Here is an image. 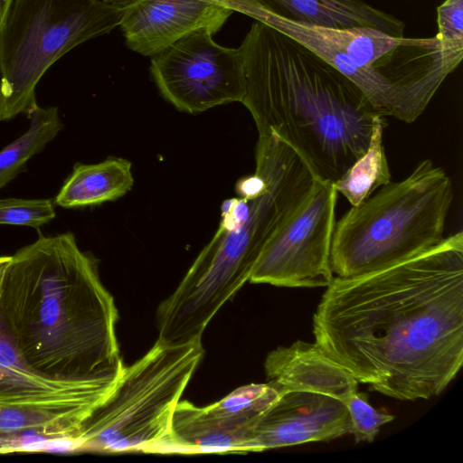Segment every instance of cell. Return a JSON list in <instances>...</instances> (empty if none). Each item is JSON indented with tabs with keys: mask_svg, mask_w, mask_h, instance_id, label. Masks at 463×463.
<instances>
[{
	"mask_svg": "<svg viewBox=\"0 0 463 463\" xmlns=\"http://www.w3.org/2000/svg\"><path fill=\"white\" fill-rule=\"evenodd\" d=\"M313 333L326 354L383 395H439L463 364L462 231L386 268L334 277Z\"/></svg>",
	"mask_w": 463,
	"mask_h": 463,
	"instance_id": "cell-1",
	"label": "cell"
},
{
	"mask_svg": "<svg viewBox=\"0 0 463 463\" xmlns=\"http://www.w3.org/2000/svg\"><path fill=\"white\" fill-rule=\"evenodd\" d=\"M3 307L20 352L43 377L87 385L120 376L118 310L73 233L40 235L7 256Z\"/></svg>",
	"mask_w": 463,
	"mask_h": 463,
	"instance_id": "cell-2",
	"label": "cell"
},
{
	"mask_svg": "<svg viewBox=\"0 0 463 463\" xmlns=\"http://www.w3.org/2000/svg\"><path fill=\"white\" fill-rule=\"evenodd\" d=\"M241 103L259 135L290 145L320 181L338 179L369 145L379 114L346 76L282 32L256 21L241 46Z\"/></svg>",
	"mask_w": 463,
	"mask_h": 463,
	"instance_id": "cell-3",
	"label": "cell"
},
{
	"mask_svg": "<svg viewBox=\"0 0 463 463\" xmlns=\"http://www.w3.org/2000/svg\"><path fill=\"white\" fill-rule=\"evenodd\" d=\"M255 161V173L238 180L239 197L223 201L215 234L166 298L173 315L193 328H205L250 280L267 243L318 180L300 155L274 134L259 136Z\"/></svg>",
	"mask_w": 463,
	"mask_h": 463,
	"instance_id": "cell-4",
	"label": "cell"
},
{
	"mask_svg": "<svg viewBox=\"0 0 463 463\" xmlns=\"http://www.w3.org/2000/svg\"><path fill=\"white\" fill-rule=\"evenodd\" d=\"M298 41L350 79L375 110L405 123L425 110L463 58L437 35L393 37L369 27L333 29L269 14L253 17Z\"/></svg>",
	"mask_w": 463,
	"mask_h": 463,
	"instance_id": "cell-5",
	"label": "cell"
},
{
	"mask_svg": "<svg viewBox=\"0 0 463 463\" xmlns=\"http://www.w3.org/2000/svg\"><path fill=\"white\" fill-rule=\"evenodd\" d=\"M453 201L446 171L420 161L403 180L390 182L335 222L330 265L336 277L373 272L439 244Z\"/></svg>",
	"mask_w": 463,
	"mask_h": 463,
	"instance_id": "cell-6",
	"label": "cell"
},
{
	"mask_svg": "<svg viewBox=\"0 0 463 463\" xmlns=\"http://www.w3.org/2000/svg\"><path fill=\"white\" fill-rule=\"evenodd\" d=\"M203 355L202 342L156 341L123 368L109 397L88 420L76 451L162 453L174 411Z\"/></svg>",
	"mask_w": 463,
	"mask_h": 463,
	"instance_id": "cell-7",
	"label": "cell"
},
{
	"mask_svg": "<svg viewBox=\"0 0 463 463\" xmlns=\"http://www.w3.org/2000/svg\"><path fill=\"white\" fill-rule=\"evenodd\" d=\"M122 14L104 0H13L0 27V121L27 115L48 69L119 26Z\"/></svg>",
	"mask_w": 463,
	"mask_h": 463,
	"instance_id": "cell-8",
	"label": "cell"
},
{
	"mask_svg": "<svg viewBox=\"0 0 463 463\" xmlns=\"http://www.w3.org/2000/svg\"><path fill=\"white\" fill-rule=\"evenodd\" d=\"M7 256H0V451L12 450L27 435L68 439L72 450L85 426L118 380L67 385L43 377L16 345L3 307Z\"/></svg>",
	"mask_w": 463,
	"mask_h": 463,
	"instance_id": "cell-9",
	"label": "cell"
},
{
	"mask_svg": "<svg viewBox=\"0 0 463 463\" xmlns=\"http://www.w3.org/2000/svg\"><path fill=\"white\" fill-rule=\"evenodd\" d=\"M213 35L195 31L150 57V73L161 95L182 112L199 114L241 102L245 95L239 48L223 47Z\"/></svg>",
	"mask_w": 463,
	"mask_h": 463,
	"instance_id": "cell-10",
	"label": "cell"
},
{
	"mask_svg": "<svg viewBox=\"0 0 463 463\" xmlns=\"http://www.w3.org/2000/svg\"><path fill=\"white\" fill-rule=\"evenodd\" d=\"M337 192L333 182L317 180L298 210L269 240L250 282L287 288L327 287Z\"/></svg>",
	"mask_w": 463,
	"mask_h": 463,
	"instance_id": "cell-11",
	"label": "cell"
},
{
	"mask_svg": "<svg viewBox=\"0 0 463 463\" xmlns=\"http://www.w3.org/2000/svg\"><path fill=\"white\" fill-rule=\"evenodd\" d=\"M281 393L269 382L241 386L205 407L179 401L162 453H244L253 429Z\"/></svg>",
	"mask_w": 463,
	"mask_h": 463,
	"instance_id": "cell-12",
	"label": "cell"
},
{
	"mask_svg": "<svg viewBox=\"0 0 463 463\" xmlns=\"http://www.w3.org/2000/svg\"><path fill=\"white\" fill-rule=\"evenodd\" d=\"M123 9L128 49L151 57L198 30L219 32L232 14L224 0H104Z\"/></svg>",
	"mask_w": 463,
	"mask_h": 463,
	"instance_id": "cell-13",
	"label": "cell"
},
{
	"mask_svg": "<svg viewBox=\"0 0 463 463\" xmlns=\"http://www.w3.org/2000/svg\"><path fill=\"white\" fill-rule=\"evenodd\" d=\"M350 432L349 412L340 400L312 391H284L253 429L246 452L326 441Z\"/></svg>",
	"mask_w": 463,
	"mask_h": 463,
	"instance_id": "cell-14",
	"label": "cell"
},
{
	"mask_svg": "<svg viewBox=\"0 0 463 463\" xmlns=\"http://www.w3.org/2000/svg\"><path fill=\"white\" fill-rule=\"evenodd\" d=\"M250 17L269 14L289 21L333 29L369 27L404 37L405 24L362 0H224Z\"/></svg>",
	"mask_w": 463,
	"mask_h": 463,
	"instance_id": "cell-15",
	"label": "cell"
},
{
	"mask_svg": "<svg viewBox=\"0 0 463 463\" xmlns=\"http://www.w3.org/2000/svg\"><path fill=\"white\" fill-rule=\"evenodd\" d=\"M264 367L269 382L281 392H317L345 404L358 391L357 380L316 343L298 340L288 346H279L269 353Z\"/></svg>",
	"mask_w": 463,
	"mask_h": 463,
	"instance_id": "cell-16",
	"label": "cell"
},
{
	"mask_svg": "<svg viewBox=\"0 0 463 463\" xmlns=\"http://www.w3.org/2000/svg\"><path fill=\"white\" fill-rule=\"evenodd\" d=\"M134 185L128 159L108 157L96 164L78 163L55 197L63 208H83L115 201Z\"/></svg>",
	"mask_w": 463,
	"mask_h": 463,
	"instance_id": "cell-17",
	"label": "cell"
},
{
	"mask_svg": "<svg viewBox=\"0 0 463 463\" xmlns=\"http://www.w3.org/2000/svg\"><path fill=\"white\" fill-rule=\"evenodd\" d=\"M385 117L376 114L373 119L372 134L365 153L338 179L333 182L352 206H357L375 191L391 182L392 175L383 142L386 127Z\"/></svg>",
	"mask_w": 463,
	"mask_h": 463,
	"instance_id": "cell-18",
	"label": "cell"
},
{
	"mask_svg": "<svg viewBox=\"0 0 463 463\" xmlns=\"http://www.w3.org/2000/svg\"><path fill=\"white\" fill-rule=\"evenodd\" d=\"M29 128L0 150V189L24 167L27 161L42 151L61 131L63 125L57 107L35 106L28 114Z\"/></svg>",
	"mask_w": 463,
	"mask_h": 463,
	"instance_id": "cell-19",
	"label": "cell"
},
{
	"mask_svg": "<svg viewBox=\"0 0 463 463\" xmlns=\"http://www.w3.org/2000/svg\"><path fill=\"white\" fill-rule=\"evenodd\" d=\"M56 215L50 199L7 198L0 200V224L39 228Z\"/></svg>",
	"mask_w": 463,
	"mask_h": 463,
	"instance_id": "cell-20",
	"label": "cell"
},
{
	"mask_svg": "<svg viewBox=\"0 0 463 463\" xmlns=\"http://www.w3.org/2000/svg\"><path fill=\"white\" fill-rule=\"evenodd\" d=\"M351 420V434L356 443L373 442L381 427L393 420L394 417L374 409L363 392H354L346 402Z\"/></svg>",
	"mask_w": 463,
	"mask_h": 463,
	"instance_id": "cell-21",
	"label": "cell"
},
{
	"mask_svg": "<svg viewBox=\"0 0 463 463\" xmlns=\"http://www.w3.org/2000/svg\"><path fill=\"white\" fill-rule=\"evenodd\" d=\"M437 36L443 42L463 46V0H445L437 8Z\"/></svg>",
	"mask_w": 463,
	"mask_h": 463,
	"instance_id": "cell-22",
	"label": "cell"
},
{
	"mask_svg": "<svg viewBox=\"0 0 463 463\" xmlns=\"http://www.w3.org/2000/svg\"><path fill=\"white\" fill-rule=\"evenodd\" d=\"M13 0H0V27Z\"/></svg>",
	"mask_w": 463,
	"mask_h": 463,
	"instance_id": "cell-23",
	"label": "cell"
}]
</instances>
